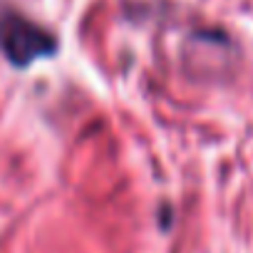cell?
<instances>
[{
	"instance_id": "cell-1",
	"label": "cell",
	"mask_w": 253,
	"mask_h": 253,
	"mask_svg": "<svg viewBox=\"0 0 253 253\" xmlns=\"http://www.w3.org/2000/svg\"><path fill=\"white\" fill-rule=\"evenodd\" d=\"M0 47L13 62L28 65L40 55H50L55 50V40L15 13H0Z\"/></svg>"
}]
</instances>
